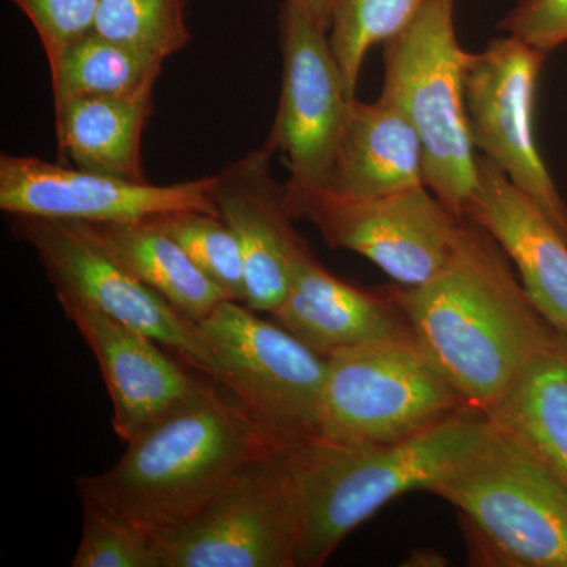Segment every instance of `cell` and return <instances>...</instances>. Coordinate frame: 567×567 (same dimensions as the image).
Listing matches in <instances>:
<instances>
[{
	"label": "cell",
	"mask_w": 567,
	"mask_h": 567,
	"mask_svg": "<svg viewBox=\"0 0 567 567\" xmlns=\"http://www.w3.org/2000/svg\"><path fill=\"white\" fill-rule=\"evenodd\" d=\"M486 229L464 218L445 268L417 287H386L412 333L466 405L491 415L525 371L558 344Z\"/></svg>",
	"instance_id": "1"
},
{
	"label": "cell",
	"mask_w": 567,
	"mask_h": 567,
	"mask_svg": "<svg viewBox=\"0 0 567 567\" xmlns=\"http://www.w3.org/2000/svg\"><path fill=\"white\" fill-rule=\"evenodd\" d=\"M484 413L464 409L410 439L350 443L315 439L286 447L297 513V567H320L354 528L406 492H431L483 445Z\"/></svg>",
	"instance_id": "2"
},
{
	"label": "cell",
	"mask_w": 567,
	"mask_h": 567,
	"mask_svg": "<svg viewBox=\"0 0 567 567\" xmlns=\"http://www.w3.org/2000/svg\"><path fill=\"white\" fill-rule=\"evenodd\" d=\"M126 445L106 472L78 477V491L153 536L186 524L241 468L287 447L212 385Z\"/></svg>",
	"instance_id": "3"
},
{
	"label": "cell",
	"mask_w": 567,
	"mask_h": 567,
	"mask_svg": "<svg viewBox=\"0 0 567 567\" xmlns=\"http://www.w3.org/2000/svg\"><path fill=\"white\" fill-rule=\"evenodd\" d=\"M431 494L461 513L475 565L567 567V487L498 425Z\"/></svg>",
	"instance_id": "4"
},
{
	"label": "cell",
	"mask_w": 567,
	"mask_h": 567,
	"mask_svg": "<svg viewBox=\"0 0 567 567\" xmlns=\"http://www.w3.org/2000/svg\"><path fill=\"white\" fill-rule=\"evenodd\" d=\"M457 0H425L415 20L383 44V87L415 126L425 188L451 215L465 218L477 186V151L465 104L466 52L457 40Z\"/></svg>",
	"instance_id": "5"
},
{
	"label": "cell",
	"mask_w": 567,
	"mask_h": 567,
	"mask_svg": "<svg viewBox=\"0 0 567 567\" xmlns=\"http://www.w3.org/2000/svg\"><path fill=\"white\" fill-rule=\"evenodd\" d=\"M327 361L320 439L399 442L470 409L415 336L342 350Z\"/></svg>",
	"instance_id": "6"
},
{
	"label": "cell",
	"mask_w": 567,
	"mask_h": 567,
	"mask_svg": "<svg viewBox=\"0 0 567 567\" xmlns=\"http://www.w3.org/2000/svg\"><path fill=\"white\" fill-rule=\"evenodd\" d=\"M11 218L14 230L39 256L54 290L80 295L229 391V372L200 323L115 262L91 224L35 216Z\"/></svg>",
	"instance_id": "7"
},
{
	"label": "cell",
	"mask_w": 567,
	"mask_h": 567,
	"mask_svg": "<svg viewBox=\"0 0 567 567\" xmlns=\"http://www.w3.org/2000/svg\"><path fill=\"white\" fill-rule=\"evenodd\" d=\"M282 81L278 112L264 147L282 156L287 210L298 221L330 185L352 96L328 32L284 0L279 13Z\"/></svg>",
	"instance_id": "8"
},
{
	"label": "cell",
	"mask_w": 567,
	"mask_h": 567,
	"mask_svg": "<svg viewBox=\"0 0 567 567\" xmlns=\"http://www.w3.org/2000/svg\"><path fill=\"white\" fill-rule=\"evenodd\" d=\"M199 323L229 372V394L275 439L295 446L319 436L327 358L237 301Z\"/></svg>",
	"instance_id": "9"
},
{
	"label": "cell",
	"mask_w": 567,
	"mask_h": 567,
	"mask_svg": "<svg viewBox=\"0 0 567 567\" xmlns=\"http://www.w3.org/2000/svg\"><path fill=\"white\" fill-rule=\"evenodd\" d=\"M284 453L256 458L196 516L156 536L159 567H297V513Z\"/></svg>",
	"instance_id": "10"
},
{
	"label": "cell",
	"mask_w": 567,
	"mask_h": 567,
	"mask_svg": "<svg viewBox=\"0 0 567 567\" xmlns=\"http://www.w3.org/2000/svg\"><path fill=\"white\" fill-rule=\"evenodd\" d=\"M546 52L514 35L466 52L465 104L470 136L567 240V204L540 156L535 106Z\"/></svg>",
	"instance_id": "11"
},
{
	"label": "cell",
	"mask_w": 567,
	"mask_h": 567,
	"mask_svg": "<svg viewBox=\"0 0 567 567\" xmlns=\"http://www.w3.org/2000/svg\"><path fill=\"white\" fill-rule=\"evenodd\" d=\"M301 219L330 248L360 254L404 287L423 286L445 268L464 221L425 186L374 199L323 192Z\"/></svg>",
	"instance_id": "12"
},
{
	"label": "cell",
	"mask_w": 567,
	"mask_h": 567,
	"mask_svg": "<svg viewBox=\"0 0 567 567\" xmlns=\"http://www.w3.org/2000/svg\"><path fill=\"white\" fill-rule=\"evenodd\" d=\"M213 186L215 175L153 185L44 162L39 156H0V210L10 216L87 224L145 221L188 210L219 216Z\"/></svg>",
	"instance_id": "13"
},
{
	"label": "cell",
	"mask_w": 567,
	"mask_h": 567,
	"mask_svg": "<svg viewBox=\"0 0 567 567\" xmlns=\"http://www.w3.org/2000/svg\"><path fill=\"white\" fill-rule=\"evenodd\" d=\"M54 292L99 361L114 409L112 427L123 442H132L208 386L148 336L104 315L80 295Z\"/></svg>",
	"instance_id": "14"
},
{
	"label": "cell",
	"mask_w": 567,
	"mask_h": 567,
	"mask_svg": "<svg viewBox=\"0 0 567 567\" xmlns=\"http://www.w3.org/2000/svg\"><path fill=\"white\" fill-rule=\"evenodd\" d=\"M267 148L246 153L215 175L219 216L237 235L244 254L246 301L252 311L275 312L292 286V265L308 241L295 230L284 183L271 169Z\"/></svg>",
	"instance_id": "15"
},
{
	"label": "cell",
	"mask_w": 567,
	"mask_h": 567,
	"mask_svg": "<svg viewBox=\"0 0 567 567\" xmlns=\"http://www.w3.org/2000/svg\"><path fill=\"white\" fill-rule=\"evenodd\" d=\"M465 218L502 246L539 315L567 338V240L532 199L486 156Z\"/></svg>",
	"instance_id": "16"
},
{
	"label": "cell",
	"mask_w": 567,
	"mask_h": 567,
	"mask_svg": "<svg viewBox=\"0 0 567 567\" xmlns=\"http://www.w3.org/2000/svg\"><path fill=\"white\" fill-rule=\"evenodd\" d=\"M271 319L323 358L354 347L412 338L388 289L369 292L331 274L306 244L292 265V286Z\"/></svg>",
	"instance_id": "17"
},
{
	"label": "cell",
	"mask_w": 567,
	"mask_h": 567,
	"mask_svg": "<svg viewBox=\"0 0 567 567\" xmlns=\"http://www.w3.org/2000/svg\"><path fill=\"white\" fill-rule=\"evenodd\" d=\"M424 185L423 147L415 126L393 104L353 99L324 192L374 199Z\"/></svg>",
	"instance_id": "18"
},
{
	"label": "cell",
	"mask_w": 567,
	"mask_h": 567,
	"mask_svg": "<svg viewBox=\"0 0 567 567\" xmlns=\"http://www.w3.org/2000/svg\"><path fill=\"white\" fill-rule=\"evenodd\" d=\"M152 111V99L73 96L54 102L59 153L78 169L148 182L141 145Z\"/></svg>",
	"instance_id": "19"
},
{
	"label": "cell",
	"mask_w": 567,
	"mask_h": 567,
	"mask_svg": "<svg viewBox=\"0 0 567 567\" xmlns=\"http://www.w3.org/2000/svg\"><path fill=\"white\" fill-rule=\"evenodd\" d=\"M91 226L115 262L194 322L229 300L185 249L151 219Z\"/></svg>",
	"instance_id": "20"
},
{
	"label": "cell",
	"mask_w": 567,
	"mask_h": 567,
	"mask_svg": "<svg viewBox=\"0 0 567 567\" xmlns=\"http://www.w3.org/2000/svg\"><path fill=\"white\" fill-rule=\"evenodd\" d=\"M567 487V338L529 365L488 415Z\"/></svg>",
	"instance_id": "21"
},
{
	"label": "cell",
	"mask_w": 567,
	"mask_h": 567,
	"mask_svg": "<svg viewBox=\"0 0 567 567\" xmlns=\"http://www.w3.org/2000/svg\"><path fill=\"white\" fill-rule=\"evenodd\" d=\"M162 59L95 32L66 48L50 70L54 102L73 96L147 100L163 70Z\"/></svg>",
	"instance_id": "22"
},
{
	"label": "cell",
	"mask_w": 567,
	"mask_h": 567,
	"mask_svg": "<svg viewBox=\"0 0 567 567\" xmlns=\"http://www.w3.org/2000/svg\"><path fill=\"white\" fill-rule=\"evenodd\" d=\"M425 0H336L328 32L331 50L344 76L347 92L357 99L365 55L377 44L399 35L415 20Z\"/></svg>",
	"instance_id": "23"
},
{
	"label": "cell",
	"mask_w": 567,
	"mask_h": 567,
	"mask_svg": "<svg viewBox=\"0 0 567 567\" xmlns=\"http://www.w3.org/2000/svg\"><path fill=\"white\" fill-rule=\"evenodd\" d=\"M93 32L162 61L192 40L186 0H100Z\"/></svg>",
	"instance_id": "24"
},
{
	"label": "cell",
	"mask_w": 567,
	"mask_h": 567,
	"mask_svg": "<svg viewBox=\"0 0 567 567\" xmlns=\"http://www.w3.org/2000/svg\"><path fill=\"white\" fill-rule=\"evenodd\" d=\"M151 221L173 237L230 301L245 305L244 254L237 235L221 216L174 212L155 216Z\"/></svg>",
	"instance_id": "25"
},
{
	"label": "cell",
	"mask_w": 567,
	"mask_h": 567,
	"mask_svg": "<svg viewBox=\"0 0 567 567\" xmlns=\"http://www.w3.org/2000/svg\"><path fill=\"white\" fill-rule=\"evenodd\" d=\"M81 495L82 535L73 567H159L156 536L91 495Z\"/></svg>",
	"instance_id": "26"
},
{
	"label": "cell",
	"mask_w": 567,
	"mask_h": 567,
	"mask_svg": "<svg viewBox=\"0 0 567 567\" xmlns=\"http://www.w3.org/2000/svg\"><path fill=\"white\" fill-rule=\"evenodd\" d=\"M31 21L50 70L66 48L95 28L100 0H9Z\"/></svg>",
	"instance_id": "27"
},
{
	"label": "cell",
	"mask_w": 567,
	"mask_h": 567,
	"mask_svg": "<svg viewBox=\"0 0 567 567\" xmlns=\"http://www.w3.org/2000/svg\"><path fill=\"white\" fill-rule=\"evenodd\" d=\"M499 28L548 54L567 43V0H520Z\"/></svg>",
	"instance_id": "28"
},
{
	"label": "cell",
	"mask_w": 567,
	"mask_h": 567,
	"mask_svg": "<svg viewBox=\"0 0 567 567\" xmlns=\"http://www.w3.org/2000/svg\"><path fill=\"white\" fill-rule=\"evenodd\" d=\"M290 2L303 11L317 28L322 29L323 32H330L336 0H290Z\"/></svg>",
	"instance_id": "29"
},
{
	"label": "cell",
	"mask_w": 567,
	"mask_h": 567,
	"mask_svg": "<svg viewBox=\"0 0 567 567\" xmlns=\"http://www.w3.org/2000/svg\"><path fill=\"white\" fill-rule=\"evenodd\" d=\"M565 338H566V336H565Z\"/></svg>",
	"instance_id": "30"
}]
</instances>
